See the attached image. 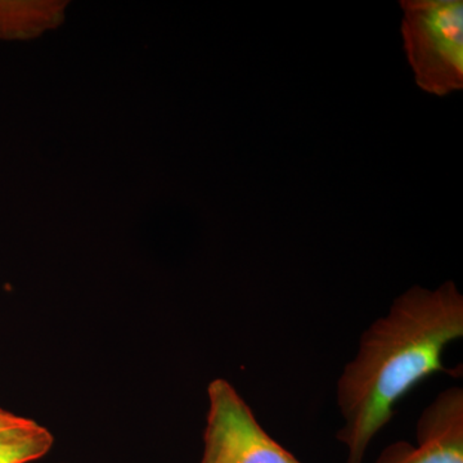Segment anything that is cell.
Returning <instances> with one entry per match:
<instances>
[{"label": "cell", "mask_w": 463, "mask_h": 463, "mask_svg": "<svg viewBox=\"0 0 463 463\" xmlns=\"http://www.w3.org/2000/svg\"><path fill=\"white\" fill-rule=\"evenodd\" d=\"M463 337V297L452 281L412 286L371 323L336 383L346 463H364L373 439L413 388L444 370L443 354Z\"/></svg>", "instance_id": "obj_1"}, {"label": "cell", "mask_w": 463, "mask_h": 463, "mask_svg": "<svg viewBox=\"0 0 463 463\" xmlns=\"http://www.w3.org/2000/svg\"><path fill=\"white\" fill-rule=\"evenodd\" d=\"M404 50L416 83L444 97L463 90L461 0H402Z\"/></svg>", "instance_id": "obj_2"}, {"label": "cell", "mask_w": 463, "mask_h": 463, "mask_svg": "<svg viewBox=\"0 0 463 463\" xmlns=\"http://www.w3.org/2000/svg\"><path fill=\"white\" fill-rule=\"evenodd\" d=\"M207 399L201 463H303L264 430L227 380L212 381Z\"/></svg>", "instance_id": "obj_3"}, {"label": "cell", "mask_w": 463, "mask_h": 463, "mask_svg": "<svg viewBox=\"0 0 463 463\" xmlns=\"http://www.w3.org/2000/svg\"><path fill=\"white\" fill-rule=\"evenodd\" d=\"M376 463H463V389L439 392L417 421L416 444L392 443Z\"/></svg>", "instance_id": "obj_4"}, {"label": "cell", "mask_w": 463, "mask_h": 463, "mask_svg": "<svg viewBox=\"0 0 463 463\" xmlns=\"http://www.w3.org/2000/svg\"><path fill=\"white\" fill-rule=\"evenodd\" d=\"M53 435L30 420L25 425L0 432V463H29L42 458L53 446Z\"/></svg>", "instance_id": "obj_5"}, {"label": "cell", "mask_w": 463, "mask_h": 463, "mask_svg": "<svg viewBox=\"0 0 463 463\" xmlns=\"http://www.w3.org/2000/svg\"><path fill=\"white\" fill-rule=\"evenodd\" d=\"M29 421L30 419H26V417L17 416V414L0 408V432L18 428V426L25 425Z\"/></svg>", "instance_id": "obj_6"}]
</instances>
